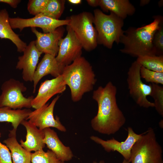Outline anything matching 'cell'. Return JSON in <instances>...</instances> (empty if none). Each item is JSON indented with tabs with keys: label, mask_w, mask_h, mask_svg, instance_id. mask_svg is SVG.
<instances>
[{
	"label": "cell",
	"mask_w": 163,
	"mask_h": 163,
	"mask_svg": "<svg viewBox=\"0 0 163 163\" xmlns=\"http://www.w3.org/2000/svg\"><path fill=\"white\" fill-rule=\"evenodd\" d=\"M152 91L150 94L154 100V107L159 114L163 116V87L159 85L151 83Z\"/></svg>",
	"instance_id": "cell-26"
},
{
	"label": "cell",
	"mask_w": 163,
	"mask_h": 163,
	"mask_svg": "<svg viewBox=\"0 0 163 163\" xmlns=\"http://www.w3.org/2000/svg\"><path fill=\"white\" fill-rule=\"evenodd\" d=\"M65 2L64 0H49L42 11L38 14L59 19L64 10Z\"/></svg>",
	"instance_id": "cell-24"
},
{
	"label": "cell",
	"mask_w": 163,
	"mask_h": 163,
	"mask_svg": "<svg viewBox=\"0 0 163 163\" xmlns=\"http://www.w3.org/2000/svg\"><path fill=\"white\" fill-rule=\"evenodd\" d=\"M163 120H161L159 122V126L161 128H163Z\"/></svg>",
	"instance_id": "cell-36"
},
{
	"label": "cell",
	"mask_w": 163,
	"mask_h": 163,
	"mask_svg": "<svg viewBox=\"0 0 163 163\" xmlns=\"http://www.w3.org/2000/svg\"><path fill=\"white\" fill-rule=\"evenodd\" d=\"M23 55L18 57L16 68L22 70L23 79L25 82H32L39 58L43 53L36 48L35 40L31 41L23 52Z\"/></svg>",
	"instance_id": "cell-13"
},
{
	"label": "cell",
	"mask_w": 163,
	"mask_h": 163,
	"mask_svg": "<svg viewBox=\"0 0 163 163\" xmlns=\"http://www.w3.org/2000/svg\"><path fill=\"white\" fill-rule=\"evenodd\" d=\"M0 11H1V10L0 9Z\"/></svg>",
	"instance_id": "cell-37"
},
{
	"label": "cell",
	"mask_w": 163,
	"mask_h": 163,
	"mask_svg": "<svg viewBox=\"0 0 163 163\" xmlns=\"http://www.w3.org/2000/svg\"><path fill=\"white\" fill-rule=\"evenodd\" d=\"M43 130L45 135L43 142L47 147L62 161L65 162L72 160L73 154L70 148L62 143L57 133L50 127L45 128Z\"/></svg>",
	"instance_id": "cell-17"
},
{
	"label": "cell",
	"mask_w": 163,
	"mask_h": 163,
	"mask_svg": "<svg viewBox=\"0 0 163 163\" xmlns=\"http://www.w3.org/2000/svg\"><path fill=\"white\" fill-rule=\"evenodd\" d=\"M49 0H30L27 9L30 14L35 16L41 13L45 8Z\"/></svg>",
	"instance_id": "cell-28"
},
{
	"label": "cell",
	"mask_w": 163,
	"mask_h": 163,
	"mask_svg": "<svg viewBox=\"0 0 163 163\" xmlns=\"http://www.w3.org/2000/svg\"><path fill=\"white\" fill-rule=\"evenodd\" d=\"M31 30L37 37L35 41L37 50L43 53L49 54L56 57L59 50V42L62 38L65 31L63 26L47 33L39 32L35 27H31Z\"/></svg>",
	"instance_id": "cell-14"
},
{
	"label": "cell",
	"mask_w": 163,
	"mask_h": 163,
	"mask_svg": "<svg viewBox=\"0 0 163 163\" xmlns=\"http://www.w3.org/2000/svg\"><path fill=\"white\" fill-rule=\"evenodd\" d=\"M153 44L157 56L163 55V22L159 28L156 31L153 37Z\"/></svg>",
	"instance_id": "cell-29"
},
{
	"label": "cell",
	"mask_w": 163,
	"mask_h": 163,
	"mask_svg": "<svg viewBox=\"0 0 163 163\" xmlns=\"http://www.w3.org/2000/svg\"><path fill=\"white\" fill-rule=\"evenodd\" d=\"M16 130L14 129L10 130L8 137L3 142L10 151L13 163H31V153L18 142Z\"/></svg>",
	"instance_id": "cell-20"
},
{
	"label": "cell",
	"mask_w": 163,
	"mask_h": 163,
	"mask_svg": "<svg viewBox=\"0 0 163 163\" xmlns=\"http://www.w3.org/2000/svg\"><path fill=\"white\" fill-rule=\"evenodd\" d=\"M162 149L154 129L142 133L131 150L129 163H163Z\"/></svg>",
	"instance_id": "cell-5"
},
{
	"label": "cell",
	"mask_w": 163,
	"mask_h": 163,
	"mask_svg": "<svg viewBox=\"0 0 163 163\" xmlns=\"http://www.w3.org/2000/svg\"><path fill=\"white\" fill-rule=\"evenodd\" d=\"M21 124L25 127L27 130L25 141L22 139L20 141L21 145L30 152L43 149L45 146L43 142L45 136L43 130L40 129L26 120H23Z\"/></svg>",
	"instance_id": "cell-18"
},
{
	"label": "cell",
	"mask_w": 163,
	"mask_h": 163,
	"mask_svg": "<svg viewBox=\"0 0 163 163\" xmlns=\"http://www.w3.org/2000/svg\"><path fill=\"white\" fill-rule=\"evenodd\" d=\"M30 109L14 110L8 107H0V122L10 123L13 129L16 130L24 120H26L32 111Z\"/></svg>",
	"instance_id": "cell-22"
},
{
	"label": "cell",
	"mask_w": 163,
	"mask_h": 163,
	"mask_svg": "<svg viewBox=\"0 0 163 163\" xmlns=\"http://www.w3.org/2000/svg\"><path fill=\"white\" fill-rule=\"evenodd\" d=\"M1 133L0 132V137ZM0 163H13L8 148L0 141Z\"/></svg>",
	"instance_id": "cell-30"
},
{
	"label": "cell",
	"mask_w": 163,
	"mask_h": 163,
	"mask_svg": "<svg viewBox=\"0 0 163 163\" xmlns=\"http://www.w3.org/2000/svg\"><path fill=\"white\" fill-rule=\"evenodd\" d=\"M140 74L141 78L144 79L147 82L163 85V72L150 70L141 66Z\"/></svg>",
	"instance_id": "cell-27"
},
{
	"label": "cell",
	"mask_w": 163,
	"mask_h": 163,
	"mask_svg": "<svg viewBox=\"0 0 163 163\" xmlns=\"http://www.w3.org/2000/svg\"><path fill=\"white\" fill-rule=\"evenodd\" d=\"M8 13L5 9L0 12V38L8 39L16 46L18 52H23L26 46V43L22 41L18 35L13 30L9 21Z\"/></svg>",
	"instance_id": "cell-21"
},
{
	"label": "cell",
	"mask_w": 163,
	"mask_h": 163,
	"mask_svg": "<svg viewBox=\"0 0 163 163\" xmlns=\"http://www.w3.org/2000/svg\"><path fill=\"white\" fill-rule=\"evenodd\" d=\"M136 61L141 66L152 71L163 72V55L138 57Z\"/></svg>",
	"instance_id": "cell-23"
},
{
	"label": "cell",
	"mask_w": 163,
	"mask_h": 163,
	"mask_svg": "<svg viewBox=\"0 0 163 163\" xmlns=\"http://www.w3.org/2000/svg\"><path fill=\"white\" fill-rule=\"evenodd\" d=\"M116 87L111 81L94 90L92 98L97 104V115L91 120L93 129L98 133L110 135L124 125L126 118L117 103Z\"/></svg>",
	"instance_id": "cell-1"
},
{
	"label": "cell",
	"mask_w": 163,
	"mask_h": 163,
	"mask_svg": "<svg viewBox=\"0 0 163 163\" xmlns=\"http://www.w3.org/2000/svg\"><path fill=\"white\" fill-rule=\"evenodd\" d=\"M2 92L0 95V107H8L11 109H30L34 97H25L22 93L27 90L24 83L19 80L11 78L2 84Z\"/></svg>",
	"instance_id": "cell-7"
},
{
	"label": "cell",
	"mask_w": 163,
	"mask_h": 163,
	"mask_svg": "<svg viewBox=\"0 0 163 163\" xmlns=\"http://www.w3.org/2000/svg\"><path fill=\"white\" fill-rule=\"evenodd\" d=\"M21 2L20 0H0V3L7 4L14 8H16Z\"/></svg>",
	"instance_id": "cell-31"
},
{
	"label": "cell",
	"mask_w": 163,
	"mask_h": 163,
	"mask_svg": "<svg viewBox=\"0 0 163 163\" xmlns=\"http://www.w3.org/2000/svg\"><path fill=\"white\" fill-rule=\"evenodd\" d=\"M68 1L70 3L74 5H78L81 3V0H68Z\"/></svg>",
	"instance_id": "cell-33"
},
{
	"label": "cell",
	"mask_w": 163,
	"mask_h": 163,
	"mask_svg": "<svg viewBox=\"0 0 163 163\" xmlns=\"http://www.w3.org/2000/svg\"><path fill=\"white\" fill-rule=\"evenodd\" d=\"M31 163H65L59 159L50 150L45 152L43 149L31 153Z\"/></svg>",
	"instance_id": "cell-25"
},
{
	"label": "cell",
	"mask_w": 163,
	"mask_h": 163,
	"mask_svg": "<svg viewBox=\"0 0 163 163\" xmlns=\"http://www.w3.org/2000/svg\"><path fill=\"white\" fill-rule=\"evenodd\" d=\"M141 66L136 60L129 69L127 82L129 94L139 106L145 108L154 107L153 102L150 101L147 97L151 92V84L147 85L142 81L140 74Z\"/></svg>",
	"instance_id": "cell-8"
},
{
	"label": "cell",
	"mask_w": 163,
	"mask_h": 163,
	"mask_svg": "<svg viewBox=\"0 0 163 163\" xmlns=\"http://www.w3.org/2000/svg\"><path fill=\"white\" fill-rule=\"evenodd\" d=\"M66 86L62 75L44 81L41 83L37 94L32 101V107L36 109L45 105L53 96L64 92Z\"/></svg>",
	"instance_id": "cell-15"
},
{
	"label": "cell",
	"mask_w": 163,
	"mask_h": 163,
	"mask_svg": "<svg viewBox=\"0 0 163 163\" xmlns=\"http://www.w3.org/2000/svg\"><path fill=\"white\" fill-rule=\"evenodd\" d=\"M9 21L12 29H18L21 31L27 27H38L41 28L45 33L51 32L59 27L68 25L69 22L68 18L56 20L39 14L28 18L9 17Z\"/></svg>",
	"instance_id": "cell-11"
},
{
	"label": "cell",
	"mask_w": 163,
	"mask_h": 163,
	"mask_svg": "<svg viewBox=\"0 0 163 163\" xmlns=\"http://www.w3.org/2000/svg\"><path fill=\"white\" fill-rule=\"evenodd\" d=\"M150 23L136 28L130 27L124 32L120 39V43L123 45L120 49L122 53L133 57L144 56H157L152 41L156 31L163 22L160 15L153 17Z\"/></svg>",
	"instance_id": "cell-2"
},
{
	"label": "cell",
	"mask_w": 163,
	"mask_h": 163,
	"mask_svg": "<svg viewBox=\"0 0 163 163\" xmlns=\"http://www.w3.org/2000/svg\"><path fill=\"white\" fill-rule=\"evenodd\" d=\"M68 25L81 43L83 48L88 52L97 47V32L93 26L94 17L91 13L83 11L71 15Z\"/></svg>",
	"instance_id": "cell-6"
},
{
	"label": "cell",
	"mask_w": 163,
	"mask_h": 163,
	"mask_svg": "<svg viewBox=\"0 0 163 163\" xmlns=\"http://www.w3.org/2000/svg\"><path fill=\"white\" fill-rule=\"evenodd\" d=\"M150 2L148 0H142L140 1V5L141 6H143L148 4Z\"/></svg>",
	"instance_id": "cell-34"
},
{
	"label": "cell",
	"mask_w": 163,
	"mask_h": 163,
	"mask_svg": "<svg viewBox=\"0 0 163 163\" xmlns=\"http://www.w3.org/2000/svg\"><path fill=\"white\" fill-rule=\"evenodd\" d=\"M67 34L62 38L59 43V50L56 57L57 62L65 66L71 64L77 58L82 56V45L75 33L67 25Z\"/></svg>",
	"instance_id": "cell-10"
},
{
	"label": "cell",
	"mask_w": 163,
	"mask_h": 163,
	"mask_svg": "<svg viewBox=\"0 0 163 163\" xmlns=\"http://www.w3.org/2000/svg\"><path fill=\"white\" fill-rule=\"evenodd\" d=\"M58 95L49 104H46L41 107L32 111L26 120L28 121L41 130L50 127L55 128L63 132L66 131L65 127L61 123L59 118L54 117V107L59 98Z\"/></svg>",
	"instance_id": "cell-9"
},
{
	"label": "cell",
	"mask_w": 163,
	"mask_h": 163,
	"mask_svg": "<svg viewBox=\"0 0 163 163\" xmlns=\"http://www.w3.org/2000/svg\"><path fill=\"white\" fill-rule=\"evenodd\" d=\"M92 163H98L96 161H94ZM98 163H105V162L104 160L100 161ZM122 163H129V161L125 159H124Z\"/></svg>",
	"instance_id": "cell-35"
},
{
	"label": "cell",
	"mask_w": 163,
	"mask_h": 163,
	"mask_svg": "<svg viewBox=\"0 0 163 163\" xmlns=\"http://www.w3.org/2000/svg\"><path fill=\"white\" fill-rule=\"evenodd\" d=\"M64 67L57 62L55 56L45 54L37 65L34 73L33 93L35 92L36 86L42 78L48 75L57 77L62 74Z\"/></svg>",
	"instance_id": "cell-16"
},
{
	"label": "cell",
	"mask_w": 163,
	"mask_h": 163,
	"mask_svg": "<svg viewBox=\"0 0 163 163\" xmlns=\"http://www.w3.org/2000/svg\"><path fill=\"white\" fill-rule=\"evenodd\" d=\"M109 14L104 13L100 9L94 11V24L97 31V44L111 49L113 43H120V39L124 30L123 19L110 12Z\"/></svg>",
	"instance_id": "cell-4"
},
{
	"label": "cell",
	"mask_w": 163,
	"mask_h": 163,
	"mask_svg": "<svg viewBox=\"0 0 163 163\" xmlns=\"http://www.w3.org/2000/svg\"><path fill=\"white\" fill-rule=\"evenodd\" d=\"M61 75L75 102L80 101L85 93L92 91L97 82L92 66L82 56L65 66Z\"/></svg>",
	"instance_id": "cell-3"
},
{
	"label": "cell",
	"mask_w": 163,
	"mask_h": 163,
	"mask_svg": "<svg viewBox=\"0 0 163 163\" xmlns=\"http://www.w3.org/2000/svg\"><path fill=\"white\" fill-rule=\"evenodd\" d=\"M127 130V136L123 142H120L113 138L107 140L95 136H91L90 138L92 140L100 145L107 152L117 151L122 155L124 159L129 161L132 147L142 133L136 134L130 127L128 128Z\"/></svg>",
	"instance_id": "cell-12"
},
{
	"label": "cell",
	"mask_w": 163,
	"mask_h": 163,
	"mask_svg": "<svg viewBox=\"0 0 163 163\" xmlns=\"http://www.w3.org/2000/svg\"><path fill=\"white\" fill-rule=\"evenodd\" d=\"M86 1L91 6L96 7L99 6V0H87Z\"/></svg>",
	"instance_id": "cell-32"
},
{
	"label": "cell",
	"mask_w": 163,
	"mask_h": 163,
	"mask_svg": "<svg viewBox=\"0 0 163 163\" xmlns=\"http://www.w3.org/2000/svg\"><path fill=\"white\" fill-rule=\"evenodd\" d=\"M99 6L103 11L112 12L123 20L133 15L136 11L128 0H99Z\"/></svg>",
	"instance_id": "cell-19"
}]
</instances>
